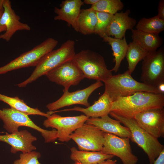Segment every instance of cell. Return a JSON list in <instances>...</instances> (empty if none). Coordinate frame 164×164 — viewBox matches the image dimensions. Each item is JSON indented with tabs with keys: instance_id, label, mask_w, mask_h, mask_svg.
<instances>
[{
	"instance_id": "32",
	"label": "cell",
	"mask_w": 164,
	"mask_h": 164,
	"mask_svg": "<svg viewBox=\"0 0 164 164\" xmlns=\"http://www.w3.org/2000/svg\"><path fill=\"white\" fill-rule=\"evenodd\" d=\"M153 164H164V149L161 152Z\"/></svg>"
},
{
	"instance_id": "21",
	"label": "cell",
	"mask_w": 164,
	"mask_h": 164,
	"mask_svg": "<svg viewBox=\"0 0 164 164\" xmlns=\"http://www.w3.org/2000/svg\"><path fill=\"white\" fill-rule=\"evenodd\" d=\"M131 37L134 41L148 52L156 51L163 43L159 34L144 32L136 29L131 30Z\"/></svg>"
},
{
	"instance_id": "37",
	"label": "cell",
	"mask_w": 164,
	"mask_h": 164,
	"mask_svg": "<svg viewBox=\"0 0 164 164\" xmlns=\"http://www.w3.org/2000/svg\"><path fill=\"white\" fill-rule=\"evenodd\" d=\"M74 164H83L79 162H75V163Z\"/></svg>"
},
{
	"instance_id": "5",
	"label": "cell",
	"mask_w": 164,
	"mask_h": 164,
	"mask_svg": "<svg viewBox=\"0 0 164 164\" xmlns=\"http://www.w3.org/2000/svg\"><path fill=\"white\" fill-rule=\"evenodd\" d=\"M72 60L85 78L104 82L112 75L103 56L93 51L82 50L76 53Z\"/></svg>"
},
{
	"instance_id": "15",
	"label": "cell",
	"mask_w": 164,
	"mask_h": 164,
	"mask_svg": "<svg viewBox=\"0 0 164 164\" xmlns=\"http://www.w3.org/2000/svg\"><path fill=\"white\" fill-rule=\"evenodd\" d=\"M3 11L0 19V25L6 27L5 32L0 35V39L8 42L17 31L31 30L27 24L21 22L20 18L12 9L9 0H4Z\"/></svg>"
},
{
	"instance_id": "20",
	"label": "cell",
	"mask_w": 164,
	"mask_h": 164,
	"mask_svg": "<svg viewBox=\"0 0 164 164\" xmlns=\"http://www.w3.org/2000/svg\"><path fill=\"white\" fill-rule=\"evenodd\" d=\"M85 123L94 125L104 132L122 138H130L131 137V134L129 129L122 125L119 121L110 118L108 115L101 118H89Z\"/></svg>"
},
{
	"instance_id": "16",
	"label": "cell",
	"mask_w": 164,
	"mask_h": 164,
	"mask_svg": "<svg viewBox=\"0 0 164 164\" xmlns=\"http://www.w3.org/2000/svg\"><path fill=\"white\" fill-rule=\"evenodd\" d=\"M37 140L36 136L26 130L0 135V142L9 145L11 146L10 152L14 154L19 151L24 153L35 151L36 148L32 143Z\"/></svg>"
},
{
	"instance_id": "35",
	"label": "cell",
	"mask_w": 164,
	"mask_h": 164,
	"mask_svg": "<svg viewBox=\"0 0 164 164\" xmlns=\"http://www.w3.org/2000/svg\"><path fill=\"white\" fill-rule=\"evenodd\" d=\"M156 87L161 94H164V82L159 84Z\"/></svg>"
},
{
	"instance_id": "22",
	"label": "cell",
	"mask_w": 164,
	"mask_h": 164,
	"mask_svg": "<svg viewBox=\"0 0 164 164\" xmlns=\"http://www.w3.org/2000/svg\"><path fill=\"white\" fill-rule=\"evenodd\" d=\"M70 158L75 162L83 164H95L107 159H111L114 156L103 153L101 151L78 150L74 147L70 149Z\"/></svg>"
},
{
	"instance_id": "34",
	"label": "cell",
	"mask_w": 164,
	"mask_h": 164,
	"mask_svg": "<svg viewBox=\"0 0 164 164\" xmlns=\"http://www.w3.org/2000/svg\"><path fill=\"white\" fill-rule=\"evenodd\" d=\"M99 1V0H84L83 2L84 4L92 5L97 2Z\"/></svg>"
},
{
	"instance_id": "30",
	"label": "cell",
	"mask_w": 164,
	"mask_h": 164,
	"mask_svg": "<svg viewBox=\"0 0 164 164\" xmlns=\"http://www.w3.org/2000/svg\"><path fill=\"white\" fill-rule=\"evenodd\" d=\"M41 156L40 153L35 151L22 153L19 159L14 161L13 164H41L39 161Z\"/></svg>"
},
{
	"instance_id": "3",
	"label": "cell",
	"mask_w": 164,
	"mask_h": 164,
	"mask_svg": "<svg viewBox=\"0 0 164 164\" xmlns=\"http://www.w3.org/2000/svg\"><path fill=\"white\" fill-rule=\"evenodd\" d=\"M109 114L129 129L131 134L130 139L143 150L147 155L149 164H153L164 149V145L159 142L158 138L140 127L133 118L121 116L112 111Z\"/></svg>"
},
{
	"instance_id": "6",
	"label": "cell",
	"mask_w": 164,
	"mask_h": 164,
	"mask_svg": "<svg viewBox=\"0 0 164 164\" xmlns=\"http://www.w3.org/2000/svg\"><path fill=\"white\" fill-rule=\"evenodd\" d=\"M0 119L9 133L17 132L21 126L31 128L41 133L45 143L54 142L57 139L56 130L43 129L36 125L28 115L12 108L0 109Z\"/></svg>"
},
{
	"instance_id": "10",
	"label": "cell",
	"mask_w": 164,
	"mask_h": 164,
	"mask_svg": "<svg viewBox=\"0 0 164 164\" xmlns=\"http://www.w3.org/2000/svg\"><path fill=\"white\" fill-rule=\"evenodd\" d=\"M104 133L95 126L85 123L70 137L77 144L80 150L101 151L104 142Z\"/></svg>"
},
{
	"instance_id": "19",
	"label": "cell",
	"mask_w": 164,
	"mask_h": 164,
	"mask_svg": "<svg viewBox=\"0 0 164 164\" xmlns=\"http://www.w3.org/2000/svg\"><path fill=\"white\" fill-rule=\"evenodd\" d=\"M113 101L104 92L91 105L87 108L75 106L73 108L54 111L58 112L76 111L83 113L89 118H101L108 115L111 111Z\"/></svg>"
},
{
	"instance_id": "24",
	"label": "cell",
	"mask_w": 164,
	"mask_h": 164,
	"mask_svg": "<svg viewBox=\"0 0 164 164\" xmlns=\"http://www.w3.org/2000/svg\"><path fill=\"white\" fill-rule=\"evenodd\" d=\"M97 20L95 11L91 8L81 9L77 20L78 32L84 35L94 33Z\"/></svg>"
},
{
	"instance_id": "28",
	"label": "cell",
	"mask_w": 164,
	"mask_h": 164,
	"mask_svg": "<svg viewBox=\"0 0 164 164\" xmlns=\"http://www.w3.org/2000/svg\"><path fill=\"white\" fill-rule=\"evenodd\" d=\"M124 7V4L120 0H99L91 8L96 11L114 15Z\"/></svg>"
},
{
	"instance_id": "23",
	"label": "cell",
	"mask_w": 164,
	"mask_h": 164,
	"mask_svg": "<svg viewBox=\"0 0 164 164\" xmlns=\"http://www.w3.org/2000/svg\"><path fill=\"white\" fill-rule=\"evenodd\" d=\"M102 39L104 41L108 43L111 47L115 63L111 70L116 73L119 70L122 60L126 56L128 44L125 37L122 39H119L105 35Z\"/></svg>"
},
{
	"instance_id": "7",
	"label": "cell",
	"mask_w": 164,
	"mask_h": 164,
	"mask_svg": "<svg viewBox=\"0 0 164 164\" xmlns=\"http://www.w3.org/2000/svg\"><path fill=\"white\" fill-rule=\"evenodd\" d=\"M58 43V41L53 38H47L32 49L0 67V74L21 68L36 67L45 55L54 50Z\"/></svg>"
},
{
	"instance_id": "11",
	"label": "cell",
	"mask_w": 164,
	"mask_h": 164,
	"mask_svg": "<svg viewBox=\"0 0 164 164\" xmlns=\"http://www.w3.org/2000/svg\"><path fill=\"white\" fill-rule=\"evenodd\" d=\"M103 146L101 152L119 158L123 164H136L138 157L133 154L129 138H122L115 135L104 133Z\"/></svg>"
},
{
	"instance_id": "12",
	"label": "cell",
	"mask_w": 164,
	"mask_h": 164,
	"mask_svg": "<svg viewBox=\"0 0 164 164\" xmlns=\"http://www.w3.org/2000/svg\"><path fill=\"white\" fill-rule=\"evenodd\" d=\"M51 81L63 86V91L78 84L84 78L83 73L72 60L67 61L46 75Z\"/></svg>"
},
{
	"instance_id": "8",
	"label": "cell",
	"mask_w": 164,
	"mask_h": 164,
	"mask_svg": "<svg viewBox=\"0 0 164 164\" xmlns=\"http://www.w3.org/2000/svg\"><path fill=\"white\" fill-rule=\"evenodd\" d=\"M162 47L148 52L142 60L141 82L156 87L164 82V50Z\"/></svg>"
},
{
	"instance_id": "4",
	"label": "cell",
	"mask_w": 164,
	"mask_h": 164,
	"mask_svg": "<svg viewBox=\"0 0 164 164\" xmlns=\"http://www.w3.org/2000/svg\"><path fill=\"white\" fill-rule=\"evenodd\" d=\"M104 92L114 101L120 97L129 96L141 91L161 94L157 87L150 86L134 79L128 70L112 75L104 82Z\"/></svg>"
},
{
	"instance_id": "25",
	"label": "cell",
	"mask_w": 164,
	"mask_h": 164,
	"mask_svg": "<svg viewBox=\"0 0 164 164\" xmlns=\"http://www.w3.org/2000/svg\"><path fill=\"white\" fill-rule=\"evenodd\" d=\"M0 101L8 104L11 108L23 112L28 115H36L46 117L51 115L47 112L45 113L38 108H31L25 102L24 100L18 97H10L0 93Z\"/></svg>"
},
{
	"instance_id": "31",
	"label": "cell",
	"mask_w": 164,
	"mask_h": 164,
	"mask_svg": "<svg viewBox=\"0 0 164 164\" xmlns=\"http://www.w3.org/2000/svg\"><path fill=\"white\" fill-rule=\"evenodd\" d=\"M158 13L156 15L159 19L164 20V0L159 1L158 5Z\"/></svg>"
},
{
	"instance_id": "17",
	"label": "cell",
	"mask_w": 164,
	"mask_h": 164,
	"mask_svg": "<svg viewBox=\"0 0 164 164\" xmlns=\"http://www.w3.org/2000/svg\"><path fill=\"white\" fill-rule=\"evenodd\" d=\"M81 0H65L60 5V8L55 7L54 11L56 16L55 20L66 22L78 32L77 22L80 13L81 6L84 5Z\"/></svg>"
},
{
	"instance_id": "27",
	"label": "cell",
	"mask_w": 164,
	"mask_h": 164,
	"mask_svg": "<svg viewBox=\"0 0 164 164\" xmlns=\"http://www.w3.org/2000/svg\"><path fill=\"white\" fill-rule=\"evenodd\" d=\"M136 29L144 32L159 34L164 30V20L157 15L150 18H143L136 25Z\"/></svg>"
},
{
	"instance_id": "29",
	"label": "cell",
	"mask_w": 164,
	"mask_h": 164,
	"mask_svg": "<svg viewBox=\"0 0 164 164\" xmlns=\"http://www.w3.org/2000/svg\"><path fill=\"white\" fill-rule=\"evenodd\" d=\"M96 12L97 20L94 34L102 38L106 35V31L114 15L104 12Z\"/></svg>"
},
{
	"instance_id": "9",
	"label": "cell",
	"mask_w": 164,
	"mask_h": 164,
	"mask_svg": "<svg viewBox=\"0 0 164 164\" xmlns=\"http://www.w3.org/2000/svg\"><path fill=\"white\" fill-rule=\"evenodd\" d=\"M89 118L84 114L73 116L62 117L53 113L47 118L43 125L46 128H51L57 131L58 140L68 142L70 135L76 129L85 123Z\"/></svg>"
},
{
	"instance_id": "14",
	"label": "cell",
	"mask_w": 164,
	"mask_h": 164,
	"mask_svg": "<svg viewBox=\"0 0 164 164\" xmlns=\"http://www.w3.org/2000/svg\"><path fill=\"white\" fill-rule=\"evenodd\" d=\"M133 118L140 127L158 138L164 137V108L147 110L135 115Z\"/></svg>"
},
{
	"instance_id": "26",
	"label": "cell",
	"mask_w": 164,
	"mask_h": 164,
	"mask_svg": "<svg viewBox=\"0 0 164 164\" xmlns=\"http://www.w3.org/2000/svg\"><path fill=\"white\" fill-rule=\"evenodd\" d=\"M148 52L134 41L129 43L125 57L128 64V70L130 73L132 74L138 63L144 58Z\"/></svg>"
},
{
	"instance_id": "18",
	"label": "cell",
	"mask_w": 164,
	"mask_h": 164,
	"mask_svg": "<svg viewBox=\"0 0 164 164\" xmlns=\"http://www.w3.org/2000/svg\"><path fill=\"white\" fill-rule=\"evenodd\" d=\"M130 13V11L128 9L125 12H117L114 14L107 30L106 35L119 39L124 37L126 31L133 29L136 23V20L129 16Z\"/></svg>"
},
{
	"instance_id": "33",
	"label": "cell",
	"mask_w": 164,
	"mask_h": 164,
	"mask_svg": "<svg viewBox=\"0 0 164 164\" xmlns=\"http://www.w3.org/2000/svg\"><path fill=\"white\" fill-rule=\"evenodd\" d=\"M117 162L116 160H112L111 159H107L95 164H117Z\"/></svg>"
},
{
	"instance_id": "2",
	"label": "cell",
	"mask_w": 164,
	"mask_h": 164,
	"mask_svg": "<svg viewBox=\"0 0 164 164\" xmlns=\"http://www.w3.org/2000/svg\"><path fill=\"white\" fill-rule=\"evenodd\" d=\"M76 53L74 41L71 39L67 40L59 48L45 55L36 66L30 76L17 85L19 87H26L62 63L72 60Z\"/></svg>"
},
{
	"instance_id": "36",
	"label": "cell",
	"mask_w": 164,
	"mask_h": 164,
	"mask_svg": "<svg viewBox=\"0 0 164 164\" xmlns=\"http://www.w3.org/2000/svg\"><path fill=\"white\" fill-rule=\"evenodd\" d=\"M3 11V8L0 9V19ZM6 30V27L4 26L0 25V33Z\"/></svg>"
},
{
	"instance_id": "13",
	"label": "cell",
	"mask_w": 164,
	"mask_h": 164,
	"mask_svg": "<svg viewBox=\"0 0 164 164\" xmlns=\"http://www.w3.org/2000/svg\"><path fill=\"white\" fill-rule=\"evenodd\" d=\"M103 85L102 82L97 81L82 90L72 92L63 91L61 97L57 100L48 104L46 108L49 111H55L62 108L74 104H80L87 107L90 106L88 99L95 90Z\"/></svg>"
},
{
	"instance_id": "1",
	"label": "cell",
	"mask_w": 164,
	"mask_h": 164,
	"mask_svg": "<svg viewBox=\"0 0 164 164\" xmlns=\"http://www.w3.org/2000/svg\"><path fill=\"white\" fill-rule=\"evenodd\" d=\"M164 106V94L141 91L117 98L112 102L111 111L121 116L133 118L143 111Z\"/></svg>"
}]
</instances>
